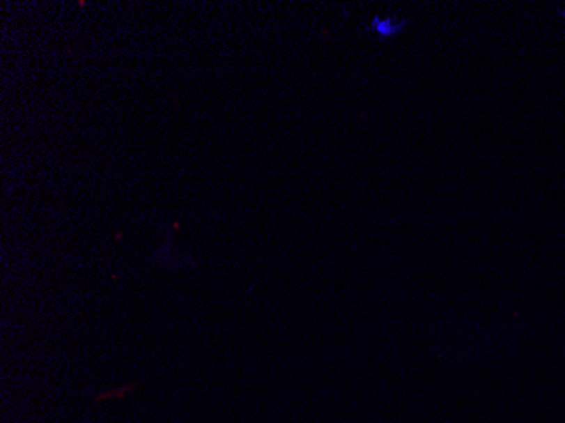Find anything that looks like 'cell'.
<instances>
[{"label": "cell", "mask_w": 565, "mask_h": 423, "mask_svg": "<svg viewBox=\"0 0 565 423\" xmlns=\"http://www.w3.org/2000/svg\"><path fill=\"white\" fill-rule=\"evenodd\" d=\"M406 22L405 21H398V19L394 17H376L371 21V33H374L378 36V38L381 39H389V38H394V36H398L401 33L403 29H405Z\"/></svg>", "instance_id": "1"}]
</instances>
